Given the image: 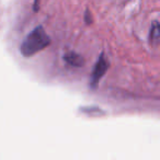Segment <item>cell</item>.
I'll use <instances>...</instances> for the list:
<instances>
[{
    "instance_id": "cell-2",
    "label": "cell",
    "mask_w": 160,
    "mask_h": 160,
    "mask_svg": "<svg viewBox=\"0 0 160 160\" xmlns=\"http://www.w3.org/2000/svg\"><path fill=\"white\" fill-rule=\"evenodd\" d=\"M108 68H109V62L105 59L104 54H101V56L98 58L96 65H94L93 71H92L91 76V81H90V85L92 88H96L97 85L99 83V81L101 80V78L104 76V73L107 72Z\"/></svg>"
},
{
    "instance_id": "cell-5",
    "label": "cell",
    "mask_w": 160,
    "mask_h": 160,
    "mask_svg": "<svg viewBox=\"0 0 160 160\" xmlns=\"http://www.w3.org/2000/svg\"><path fill=\"white\" fill-rule=\"evenodd\" d=\"M86 23L87 24H90V23H92V14L91 12H90V10H86Z\"/></svg>"
},
{
    "instance_id": "cell-4",
    "label": "cell",
    "mask_w": 160,
    "mask_h": 160,
    "mask_svg": "<svg viewBox=\"0 0 160 160\" xmlns=\"http://www.w3.org/2000/svg\"><path fill=\"white\" fill-rule=\"evenodd\" d=\"M159 23L155 21L153 24L151 25L150 32H149V42H150L151 45H157L158 41H159Z\"/></svg>"
},
{
    "instance_id": "cell-3",
    "label": "cell",
    "mask_w": 160,
    "mask_h": 160,
    "mask_svg": "<svg viewBox=\"0 0 160 160\" xmlns=\"http://www.w3.org/2000/svg\"><path fill=\"white\" fill-rule=\"evenodd\" d=\"M64 59L66 60L69 65H71V66H75V67H81L83 64H85V60H83V58L81 57L79 54L72 53V52H70V53H67L66 55L64 56Z\"/></svg>"
},
{
    "instance_id": "cell-1",
    "label": "cell",
    "mask_w": 160,
    "mask_h": 160,
    "mask_svg": "<svg viewBox=\"0 0 160 160\" xmlns=\"http://www.w3.org/2000/svg\"><path fill=\"white\" fill-rule=\"evenodd\" d=\"M51 44V38L42 27H38L24 38L20 47L24 57H31Z\"/></svg>"
}]
</instances>
